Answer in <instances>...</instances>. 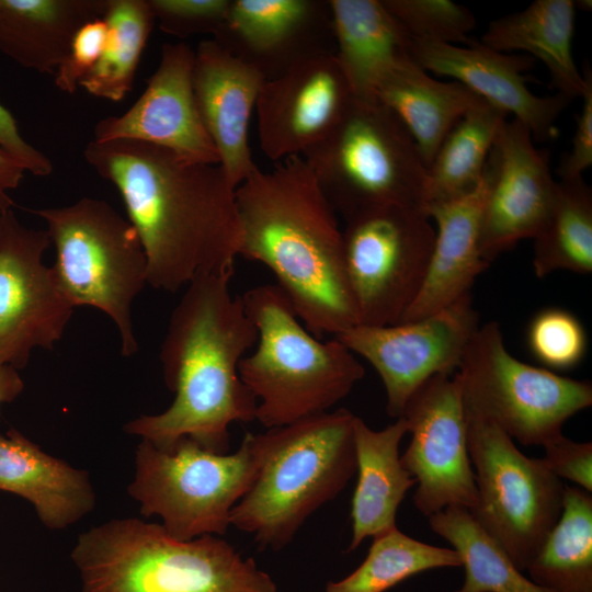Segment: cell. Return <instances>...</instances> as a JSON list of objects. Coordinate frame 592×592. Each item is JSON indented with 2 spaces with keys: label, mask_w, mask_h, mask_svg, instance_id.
I'll return each instance as SVG.
<instances>
[{
  "label": "cell",
  "mask_w": 592,
  "mask_h": 592,
  "mask_svg": "<svg viewBox=\"0 0 592 592\" xmlns=\"http://www.w3.org/2000/svg\"><path fill=\"white\" fill-rule=\"evenodd\" d=\"M83 157L124 202L147 259V285L174 293L234 273L241 228L236 187L219 164L126 139L91 140Z\"/></svg>",
  "instance_id": "cell-1"
},
{
  "label": "cell",
  "mask_w": 592,
  "mask_h": 592,
  "mask_svg": "<svg viewBox=\"0 0 592 592\" xmlns=\"http://www.w3.org/2000/svg\"><path fill=\"white\" fill-rule=\"evenodd\" d=\"M234 273L198 277L174 307L161 349L169 408L140 415L124 431L168 448L190 437L206 449L228 453L229 425L255 420L258 402L241 380L239 364L258 340L242 297L234 295Z\"/></svg>",
  "instance_id": "cell-2"
},
{
  "label": "cell",
  "mask_w": 592,
  "mask_h": 592,
  "mask_svg": "<svg viewBox=\"0 0 592 592\" xmlns=\"http://www.w3.org/2000/svg\"><path fill=\"white\" fill-rule=\"evenodd\" d=\"M239 257L266 266L316 337L358 325L337 213L301 156L257 168L237 189Z\"/></svg>",
  "instance_id": "cell-3"
},
{
  "label": "cell",
  "mask_w": 592,
  "mask_h": 592,
  "mask_svg": "<svg viewBox=\"0 0 592 592\" xmlns=\"http://www.w3.org/2000/svg\"><path fill=\"white\" fill-rule=\"evenodd\" d=\"M70 556L80 592H277L271 576L227 540H179L136 517L81 533Z\"/></svg>",
  "instance_id": "cell-4"
},
{
  "label": "cell",
  "mask_w": 592,
  "mask_h": 592,
  "mask_svg": "<svg viewBox=\"0 0 592 592\" xmlns=\"http://www.w3.org/2000/svg\"><path fill=\"white\" fill-rule=\"evenodd\" d=\"M340 408L262 433L264 455L230 525L261 549L287 546L305 521L335 499L355 475L354 420Z\"/></svg>",
  "instance_id": "cell-5"
},
{
  "label": "cell",
  "mask_w": 592,
  "mask_h": 592,
  "mask_svg": "<svg viewBox=\"0 0 592 592\" xmlns=\"http://www.w3.org/2000/svg\"><path fill=\"white\" fill-rule=\"evenodd\" d=\"M241 297L258 340L239 374L265 429L330 411L364 377L355 354L334 337L314 335L276 284L252 287Z\"/></svg>",
  "instance_id": "cell-6"
},
{
  "label": "cell",
  "mask_w": 592,
  "mask_h": 592,
  "mask_svg": "<svg viewBox=\"0 0 592 592\" xmlns=\"http://www.w3.org/2000/svg\"><path fill=\"white\" fill-rule=\"evenodd\" d=\"M263 455L262 433H246L231 454L212 452L186 436L168 448L141 440L127 491L140 513L160 516L175 539L221 536L234 506L255 480Z\"/></svg>",
  "instance_id": "cell-7"
},
{
  "label": "cell",
  "mask_w": 592,
  "mask_h": 592,
  "mask_svg": "<svg viewBox=\"0 0 592 592\" xmlns=\"http://www.w3.org/2000/svg\"><path fill=\"white\" fill-rule=\"evenodd\" d=\"M47 225L56 250L52 266L73 307L107 315L121 339V354L137 353L132 305L147 285V259L128 219L107 202L82 197L61 207L29 209Z\"/></svg>",
  "instance_id": "cell-8"
},
{
  "label": "cell",
  "mask_w": 592,
  "mask_h": 592,
  "mask_svg": "<svg viewBox=\"0 0 592 592\" xmlns=\"http://www.w3.org/2000/svg\"><path fill=\"white\" fill-rule=\"evenodd\" d=\"M301 157L343 218L390 204L425 212L428 168L405 125L378 101L355 99L337 127Z\"/></svg>",
  "instance_id": "cell-9"
},
{
  "label": "cell",
  "mask_w": 592,
  "mask_h": 592,
  "mask_svg": "<svg viewBox=\"0 0 592 592\" xmlns=\"http://www.w3.org/2000/svg\"><path fill=\"white\" fill-rule=\"evenodd\" d=\"M458 377L465 412L496 424L513 441L544 447L562 435L565 422L592 405V385L515 358L500 325L473 334Z\"/></svg>",
  "instance_id": "cell-10"
},
{
  "label": "cell",
  "mask_w": 592,
  "mask_h": 592,
  "mask_svg": "<svg viewBox=\"0 0 592 592\" xmlns=\"http://www.w3.org/2000/svg\"><path fill=\"white\" fill-rule=\"evenodd\" d=\"M466 419L478 497L470 514L523 572L560 516L565 483L492 422Z\"/></svg>",
  "instance_id": "cell-11"
},
{
  "label": "cell",
  "mask_w": 592,
  "mask_h": 592,
  "mask_svg": "<svg viewBox=\"0 0 592 592\" xmlns=\"http://www.w3.org/2000/svg\"><path fill=\"white\" fill-rule=\"evenodd\" d=\"M345 272L358 325L401 321L423 283L435 228L419 207L390 204L344 218Z\"/></svg>",
  "instance_id": "cell-12"
},
{
  "label": "cell",
  "mask_w": 592,
  "mask_h": 592,
  "mask_svg": "<svg viewBox=\"0 0 592 592\" xmlns=\"http://www.w3.org/2000/svg\"><path fill=\"white\" fill-rule=\"evenodd\" d=\"M401 417L411 439L400 459L417 480L415 509L426 517L451 506L474 510L477 487L456 373L429 378L410 397Z\"/></svg>",
  "instance_id": "cell-13"
},
{
  "label": "cell",
  "mask_w": 592,
  "mask_h": 592,
  "mask_svg": "<svg viewBox=\"0 0 592 592\" xmlns=\"http://www.w3.org/2000/svg\"><path fill=\"white\" fill-rule=\"evenodd\" d=\"M478 327V314L467 295L417 320L382 327L356 325L334 338L375 368L386 391V411L398 419L429 378L457 372Z\"/></svg>",
  "instance_id": "cell-14"
},
{
  "label": "cell",
  "mask_w": 592,
  "mask_h": 592,
  "mask_svg": "<svg viewBox=\"0 0 592 592\" xmlns=\"http://www.w3.org/2000/svg\"><path fill=\"white\" fill-rule=\"evenodd\" d=\"M46 230L24 226L12 209L0 214V366L24 368L37 349L62 337L73 306L53 267L43 262Z\"/></svg>",
  "instance_id": "cell-15"
},
{
  "label": "cell",
  "mask_w": 592,
  "mask_h": 592,
  "mask_svg": "<svg viewBox=\"0 0 592 592\" xmlns=\"http://www.w3.org/2000/svg\"><path fill=\"white\" fill-rule=\"evenodd\" d=\"M355 98L334 53L265 80L255 104L258 138L272 161L303 156L342 121Z\"/></svg>",
  "instance_id": "cell-16"
},
{
  "label": "cell",
  "mask_w": 592,
  "mask_h": 592,
  "mask_svg": "<svg viewBox=\"0 0 592 592\" xmlns=\"http://www.w3.org/2000/svg\"><path fill=\"white\" fill-rule=\"evenodd\" d=\"M485 177L479 248L490 264L520 240L537 235L550 209L557 181L548 151L537 149L531 132L515 118L506 119L501 127Z\"/></svg>",
  "instance_id": "cell-17"
},
{
  "label": "cell",
  "mask_w": 592,
  "mask_h": 592,
  "mask_svg": "<svg viewBox=\"0 0 592 592\" xmlns=\"http://www.w3.org/2000/svg\"><path fill=\"white\" fill-rule=\"evenodd\" d=\"M194 55L186 43L164 44L159 65L141 95L125 113L100 119L92 140H136L162 147L189 161L219 164L195 103Z\"/></svg>",
  "instance_id": "cell-18"
},
{
  "label": "cell",
  "mask_w": 592,
  "mask_h": 592,
  "mask_svg": "<svg viewBox=\"0 0 592 592\" xmlns=\"http://www.w3.org/2000/svg\"><path fill=\"white\" fill-rule=\"evenodd\" d=\"M212 38L265 80L335 49L329 1L322 0H230Z\"/></svg>",
  "instance_id": "cell-19"
},
{
  "label": "cell",
  "mask_w": 592,
  "mask_h": 592,
  "mask_svg": "<svg viewBox=\"0 0 592 592\" xmlns=\"http://www.w3.org/2000/svg\"><path fill=\"white\" fill-rule=\"evenodd\" d=\"M410 56L429 73L452 77L511 114L537 141L557 136L556 121L571 102L559 93L539 96L528 89L524 72L534 67L535 59L525 54L501 53L475 41L452 45L411 39Z\"/></svg>",
  "instance_id": "cell-20"
},
{
  "label": "cell",
  "mask_w": 592,
  "mask_h": 592,
  "mask_svg": "<svg viewBox=\"0 0 592 592\" xmlns=\"http://www.w3.org/2000/svg\"><path fill=\"white\" fill-rule=\"evenodd\" d=\"M193 92L198 114L236 189L258 168L249 146V124L265 81L252 66L215 39L194 50Z\"/></svg>",
  "instance_id": "cell-21"
},
{
  "label": "cell",
  "mask_w": 592,
  "mask_h": 592,
  "mask_svg": "<svg viewBox=\"0 0 592 592\" xmlns=\"http://www.w3.org/2000/svg\"><path fill=\"white\" fill-rule=\"evenodd\" d=\"M486 190L483 175L473 193L425 209L436 224L434 243L420 291L400 322L430 316L470 295L475 280L490 265L479 248Z\"/></svg>",
  "instance_id": "cell-22"
},
{
  "label": "cell",
  "mask_w": 592,
  "mask_h": 592,
  "mask_svg": "<svg viewBox=\"0 0 592 592\" xmlns=\"http://www.w3.org/2000/svg\"><path fill=\"white\" fill-rule=\"evenodd\" d=\"M0 490L32 503L50 530L78 522L95 504L87 471L45 453L15 429L0 434Z\"/></svg>",
  "instance_id": "cell-23"
},
{
  "label": "cell",
  "mask_w": 592,
  "mask_h": 592,
  "mask_svg": "<svg viewBox=\"0 0 592 592\" xmlns=\"http://www.w3.org/2000/svg\"><path fill=\"white\" fill-rule=\"evenodd\" d=\"M407 433L408 425L402 417L378 431L355 417L357 481L351 501L352 538L348 553L365 538L397 527L398 508L409 489L417 485L400 459V442Z\"/></svg>",
  "instance_id": "cell-24"
},
{
  "label": "cell",
  "mask_w": 592,
  "mask_h": 592,
  "mask_svg": "<svg viewBox=\"0 0 592 592\" xmlns=\"http://www.w3.org/2000/svg\"><path fill=\"white\" fill-rule=\"evenodd\" d=\"M334 54L354 98L377 101L380 82L411 58V39L382 0H330Z\"/></svg>",
  "instance_id": "cell-25"
},
{
  "label": "cell",
  "mask_w": 592,
  "mask_h": 592,
  "mask_svg": "<svg viewBox=\"0 0 592 592\" xmlns=\"http://www.w3.org/2000/svg\"><path fill=\"white\" fill-rule=\"evenodd\" d=\"M577 7L573 0H536L489 23L480 44L501 52H524L547 68L553 87L569 100L587 86L572 55Z\"/></svg>",
  "instance_id": "cell-26"
},
{
  "label": "cell",
  "mask_w": 592,
  "mask_h": 592,
  "mask_svg": "<svg viewBox=\"0 0 592 592\" xmlns=\"http://www.w3.org/2000/svg\"><path fill=\"white\" fill-rule=\"evenodd\" d=\"M109 0H0V50L20 66L55 75L72 37L103 18Z\"/></svg>",
  "instance_id": "cell-27"
},
{
  "label": "cell",
  "mask_w": 592,
  "mask_h": 592,
  "mask_svg": "<svg viewBox=\"0 0 592 592\" xmlns=\"http://www.w3.org/2000/svg\"><path fill=\"white\" fill-rule=\"evenodd\" d=\"M376 100L405 125L426 168L451 129L483 102L455 80H436L412 58L398 65L380 82Z\"/></svg>",
  "instance_id": "cell-28"
},
{
  "label": "cell",
  "mask_w": 592,
  "mask_h": 592,
  "mask_svg": "<svg viewBox=\"0 0 592 592\" xmlns=\"http://www.w3.org/2000/svg\"><path fill=\"white\" fill-rule=\"evenodd\" d=\"M508 116L483 101L451 129L428 168L425 209L479 187L488 157Z\"/></svg>",
  "instance_id": "cell-29"
},
{
  "label": "cell",
  "mask_w": 592,
  "mask_h": 592,
  "mask_svg": "<svg viewBox=\"0 0 592 592\" xmlns=\"http://www.w3.org/2000/svg\"><path fill=\"white\" fill-rule=\"evenodd\" d=\"M525 571L551 592H592V496L565 485L562 510Z\"/></svg>",
  "instance_id": "cell-30"
},
{
  "label": "cell",
  "mask_w": 592,
  "mask_h": 592,
  "mask_svg": "<svg viewBox=\"0 0 592 592\" xmlns=\"http://www.w3.org/2000/svg\"><path fill=\"white\" fill-rule=\"evenodd\" d=\"M533 239L538 277L592 272V191L583 178L557 181L548 215Z\"/></svg>",
  "instance_id": "cell-31"
},
{
  "label": "cell",
  "mask_w": 592,
  "mask_h": 592,
  "mask_svg": "<svg viewBox=\"0 0 592 592\" xmlns=\"http://www.w3.org/2000/svg\"><path fill=\"white\" fill-rule=\"evenodd\" d=\"M428 521L452 545L464 567V582L455 592H551L525 577L468 510L446 508Z\"/></svg>",
  "instance_id": "cell-32"
},
{
  "label": "cell",
  "mask_w": 592,
  "mask_h": 592,
  "mask_svg": "<svg viewBox=\"0 0 592 592\" xmlns=\"http://www.w3.org/2000/svg\"><path fill=\"white\" fill-rule=\"evenodd\" d=\"M103 20L107 25L105 48L80 87L94 96L119 102L133 89L156 21L149 0H109Z\"/></svg>",
  "instance_id": "cell-33"
},
{
  "label": "cell",
  "mask_w": 592,
  "mask_h": 592,
  "mask_svg": "<svg viewBox=\"0 0 592 592\" xmlns=\"http://www.w3.org/2000/svg\"><path fill=\"white\" fill-rule=\"evenodd\" d=\"M462 567L453 548L414 539L395 527L373 537L363 562L323 592H386L408 578L437 568Z\"/></svg>",
  "instance_id": "cell-34"
},
{
  "label": "cell",
  "mask_w": 592,
  "mask_h": 592,
  "mask_svg": "<svg viewBox=\"0 0 592 592\" xmlns=\"http://www.w3.org/2000/svg\"><path fill=\"white\" fill-rule=\"evenodd\" d=\"M410 39L469 45L474 13L451 0H382Z\"/></svg>",
  "instance_id": "cell-35"
},
{
  "label": "cell",
  "mask_w": 592,
  "mask_h": 592,
  "mask_svg": "<svg viewBox=\"0 0 592 592\" xmlns=\"http://www.w3.org/2000/svg\"><path fill=\"white\" fill-rule=\"evenodd\" d=\"M530 352L544 368L568 371L585 356L588 335L581 321L562 308L538 311L527 327Z\"/></svg>",
  "instance_id": "cell-36"
},
{
  "label": "cell",
  "mask_w": 592,
  "mask_h": 592,
  "mask_svg": "<svg viewBox=\"0 0 592 592\" xmlns=\"http://www.w3.org/2000/svg\"><path fill=\"white\" fill-rule=\"evenodd\" d=\"M159 29L172 36L186 38L212 34L223 25L230 0H149Z\"/></svg>",
  "instance_id": "cell-37"
},
{
  "label": "cell",
  "mask_w": 592,
  "mask_h": 592,
  "mask_svg": "<svg viewBox=\"0 0 592 592\" xmlns=\"http://www.w3.org/2000/svg\"><path fill=\"white\" fill-rule=\"evenodd\" d=\"M106 39L107 25L103 18L82 25L72 37L69 50L54 75L55 86L65 93H75L100 60Z\"/></svg>",
  "instance_id": "cell-38"
},
{
  "label": "cell",
  "mask_w": 592,
  "mask_h": 592,
  "mask_svg": "<svg viewBox=\"0 0 592 592\" xmlns=\"http://www.w3.org/2000/svg\"><path fill=\"white\" fill-rule=\"evenodd\" d=\"M543 466L559 479L592 491V443L576 442L563 434L544 447Z\"/></svg>",
  "instance_id": "cell-39"
},
{
  "label": "cell",
  "mask_w": 592,
  "mask_h": 592,
  "mask_svg": "<svg viewBox=\"0 0 592 592\" xmlns=\"http://www.w3.org/2000/svg\"><path fill=\"white\" fill-rule=\"evenodd\" d=\"M583 72L587 86L581 96L582 107L577 116L572 146L556 169L559 180L563 181L583 178V172L592 166V72L588 66H584Z\"/></svg>",
  "instance_id": "cell-40"
},
{
  "label": "cell",
  "mask_w": 592,
  "mask_h": 592,
  "mask_svg": "<svg viewBox=\"0 0 592 592\" xmlns=\"http://www.w3.org/2000/svg\"><path fill=\"white\" fill-rule=\"evenodd\" d=\"M0 147L15 159L25 172L36 177H46L53 172L52 161L23 138L13 115L1 103Z\"/></svg>",
  "instance_id": "cell-41"
},
{
  "label": "cell",
  "mask_w": 592,
  "mask_h": 592,
  "mask_svg": "<svg viewBox=\"0 0 592 592\" xmlns=\"http://www.w3.org/2000/svg\"><path fill=\"white\" fill-rule=\"evenodd\" d=\"M24 172L21 164L0 147V214L14 206L9 192L20 185Z\"/></svg>",
  "instance_id": "cell-42"
},
{
  "label": "cell",
  "mask_w": 592,
  "mask_h": 592,
  "mask_svg": "<svg viewBox=\"0 0 592 592\" xmlns=\"http://www.w3.org/2000/svg\"><path fill=\"white\" fill-rule=\"evenodd\" d=\"M24 388L23 379L18 369L8 366H0V409L3 403L12 402Z\"/></svg>",
  "instance_id": "cell-43"
}]
</instances>
